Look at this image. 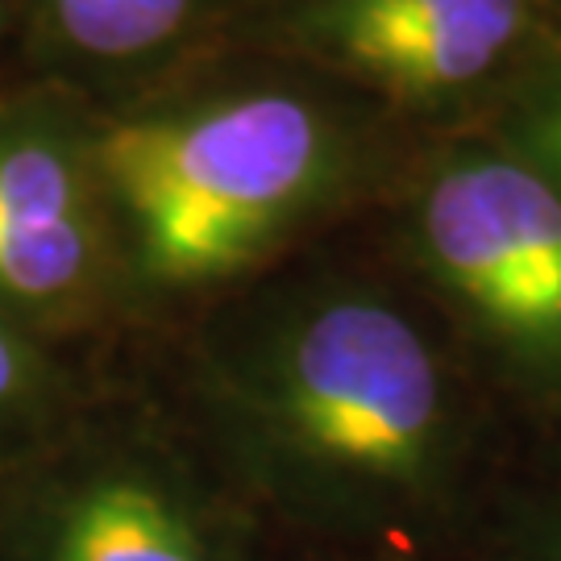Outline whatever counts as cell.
Wrapping results in <instances>:
<instances>
[{
	"label": "cell",
	"instance_id": "cell-1",
	"mask_svg": "<svg viewBox=\"0 0 561 561\" xmlns=\"http://www.w3.org/2000/svg\"><path fill=\"white\" fill-rule=\"evenodd\" d=\"M229 424L329 558L424 561L470 474V416L437 341L370 291L275 304L221 362Z\"/></svg>",
	"mask_w": 561,
	"mask_h": 561
},
{
	"label": "cell",
	"instance_id": "cell-10",
	"mask_svg": "<svg viewBox=\"0 0 561 561\" xmlns=\"http://www.w3.org/2000/svg\"><path fill=\"white\" fill-rule=\"evenodd\" d=\"M533 561H561V520H553L549 528H545V541Z\"/></svg>",
	"mask_w": 561,
	"mask_h": 561
},
{
	"label": "cell",
	"instance_id": "cell-4",
	"mask_svg": "<svg viewBox=\"0 0 561 561\" xmlns=\"http://www.w3.org/2000/svg\"><path fill=\"white\" fill-rule=\"evenodd\" d=\"M528 30V0H308L304 34L400 96H445L495 71Z\"/></svg>",
	"mask_w": 561,
	"mask_h": 561
},
{
	"label": "cell",
	"instance_id": "cell-5",
	"mask_svg": "<svg viewBox=\"0 0 561 561\" xmlns=\"http://www.w3.org/2000/svg\"><path fill=\"white\" fill-rule=\"evenodd\" d=\"M34 561H233L171 470L150 458H92L38 507Z\"/></svg>",
	"mask_w": 561,
	"mask_h": 561
},
{
	"label": "cell",
	"instance_id": "cell-6",
	"mask_svg": "<svg viewBox=\"0 0 561 561\" xmlns=\"http://www.w3.org/2000/svg\"><path fill=\"white\" fill-rule=\"evenodd\" d=\"M96 262V225L80 162L34 129H0V296L55 304Z\"/></svg>",
	"mask_w": 561,
	"mask_h": 561
},
{
	"label": "cell",
	"instance_id": "cell-2",
	"mask_svg": "<svg viewBox=\"0 0 561 561\" xmlns=\"http://www.w3.org/2000/svg\"><path fill=\"white\" fill-rule=\"evenodd\" d=\"M159 283L225 279L259 259L337 167V134L291 92L125 121L96 150Z\"/></svg>",
	"mask_w": 561,
	"mask_h": 561
},
{
	"label": "cell",
	"instance_id": "cell-9",
	"mask_svg": "<svg viewBox=\"0 0 561 561\" xmlns=\"http://www.w3.org/2000/svg\"><path fill=\"white\" fill-rule=\"evenodd\" d=\"M533 146H537V154L561 175V92L533 117Z\"/></svg>",
	"mask_w": 561,
	"mask_h": 561
},
{
	"label": "cell",
	"instance_id": "cell-3",
	"mask_svg": "<svg viewBox=\"0 0 561 561\" xmlns=\"http://www.w3.org/2000/svg\"><path fill=\"white\" fill-rule=\"evenodd\" d=\"M433 275L495 358L561 403V192L512 159H470L428 187Z\"/></svg>",
	"mask_w": 561,
	"mask_h": 561
},
{
	"label": "cell",
	"instance_id": "cell-8",
	"mask_svg": "<svg viewBox=\"0 0 561 561\" xmlns=\"http://www.w3.org/2000/svg\"><path fill=\"white\" fill-rule=\"evenodd\" d=\"M50 408V375L38 350L0 317V458L18 449Z\"/></svg>",
	"mask_w": 561,
	"mask_h": 561
},
{
	"label": "cell",
	"instance_id": "cell-11",
	"mask_svg": "<svg viewBox=\"0 0 561 561\" xmlns=\"http://www.w3.org/2000/svg\"><path fill=\"white\" fill-rule=\"evenodd\" d=\"M321 561H375V558H321Z\"/></svg>",
	"mask_w": 561,
	"mask_h": 561
},
{
	"label": "cell",
	"instance_id": "cell-7",
	"mask_svg": "<svg viewBox=\"0 0 561 561\" xmlns=\"http://www.w3.org/2000/svg\"><path fill=\"white\" fill-rule=\"evenodd\" d=\"M59 34L83 55L134 59L180 34L196 0H46Z\"/></svg>",
	"mask_w": 561,
	"mask_h": 561
}]
</instances>
